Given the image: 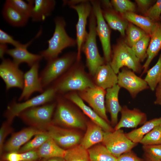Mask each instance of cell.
<instances>
[{
    "label": "cell",
    "instance_id": "277c9868",
    "mask_svg": "<svg viewBox=\"0 0 161 161\" xmlns=\"http://www.w3.org/2000/svg\"><path fill=\"white\" fill-rule=\"evenodd\" d=\"M77 54L69 53L47 61L39 75L45 90L53 81L65 72L71 66Z\"/></svg>",
    "mask_w": 161,
    "mask_h": 161
},
{
    "label": "cell",
    "instance_id": "d4e9b609",
    "mask_svg": "<svg viewBox=\"0 0 161 161\" xmlns=\"http://www.w3.org/2000/svg\"><path fill=\"white\" fill-rule=\"evenodd\" d=\"M56 5L54 0H35L30 18L32 21H44L49 16Z\"/></svg>",
    "mask_w": 161,
    "mask_h": 161
},
{
    "label": "cell",
    "instance_id": "7402d4cb",
    "mask_svg": "<svg viewBox=\"0 0 161 161\" xmlns=\"http://www.w3.org/2000/svg\"><path fill=\"white\" fill-rule=\"evenodd\" d=\"M120 87L117 84L108 89L106 91L105 106L107 110L110 113L112 125L116 126L117 123L118 115L122 107L120 105L118 94Z\"/></svg>",
    "mask_w": 161,
    "mask_h": 161
},
{
    "label": "cell",
    "instance_id": "d590c367",
    "mask_svg": "<svg viewBox=\"0 0 161 161\" xmlns=\"http://www.w3.org/2000/svg\"><path fill=\"white\" fill-rule=\"evenodd\" d=\"M150 40V36L146 34L131 47L140 62H143L147 58V51Z\"/></svg>",
    "mask_w": 161,
    "mask_h": 161
},
{
    "label": "cell",
    "instance_id": "30bf717a",
    "mask_svg": "<svg viewBox=\"0 0 161 161\" xmlns=\"http://www.w3.org/2000/svg\"><path fill=\"white\" fill-rule=\"evenodd\" d=\"M54 120L59 124L69 128L83 129L86 127L80 115L61 100L58 101Z\"/></svg>",
    "mask_w": 161,
    "mask_h": 161
},
{
    "label": "cell",
    "instance_id": "4dcf8cb0",
    "mask_svg": "<svg viewBox=\"0 0 161 161\" xmlns=\"http://www.w3.org/2000/svg\"><path fill=\"white\" fill-rule=\"evenodd\" d=\"M90 161H117L103 144H96L88 149Z\"/></svg>",
    "mask_w": 161,
    "mask_h": 161
},
{
    "label": "cell",
    "instance_id": "7c38bea8",
    "mask_svg": "<svg viewBox=\"0 0 161 161\" xmlns=\"http://www.w3.org/2000/svg\"><path fill=\"white\" fill-rule=\"evenodd\" d=\"M46 126L47 133L61 148L68 149L80 143L82 138L78 132L50 124Z\"/></svg>",
    "mask_w": 161,
    "mask_h": 161
},
{
    "label": "cell",
    "instance_id": "5b68a950",
    "mask_svg": "<svg viewBox=\"0 0 161 161\" xmlns=\"http://www.w3.org/2000/svg\"><path fill=\"white\" fill-rule=\"evenodd\" d=\"M96 19V31L100 41L105 61L109 63L111 60L110 30L105 20L102 12L100 1L90 0Z\"/></svg>",
    "mask_w": 161,
    "mask_h": 161
},
{
    "label": "cell",
    "instance_id": "ab89813d",
    "mask_svg": "<svg viewBox=\"0 0 161 161\" xmlns=\"http://www.w3.org/2000/svg\"><path fill=\"white\" fill-rule=\"evenodd\" d=\"M143 147L147 159L154 161L161 160V144L143 145Z\"/></svg>",
    "mask_w": 161,
    "mask_h": 161
},
{
    "label": "cell",
    "instance_id": "ba28073f",
    "mask_svg": "<svg viewBox=\"0 0 161 161\" xmlns=\"http://www.w3.org/2000/svg\"><path fill=\"white\" fill-rule=\"evenodd\" d=\"M69 7L77 13L78 16V22L76 25L77 53L76 59L80 60L82 46L87 36L86 30L87 20L92 9L90 1L83 0L78 4L71 5Z\"/></svg>",
    "mask_w": 161,
    "mask_h": 161
},
{
    "label": "cell",
    "instance_id": "484cf974",
    "mask_svg": "<svg viewBox=\"0 0 161 161\" xmlns=\"http://www.w3.org/2000/svg\"><path fill=\"white\" fill-rule=\"evenodd\" d=\"M86 126V133L80 144L88 150L102 142L105 131L101 127L93 122L89 123Z\"/></svg>",
    "mask_w": 161,
    "mask_h": 161
},
{
    "label": "cell",
    "instance_id": "2e32d148",
    "mask_svg": "<svg viewBox=\"0 0 161 161\" xmlns=\"http://www.w3.org/2000/svg\"><path fill=\"white\" fill-rule=\"evenodd\" d=\"M39 67V61L35 63L24 73L23 86L18 99L19 101L29 99L35 92L41 93L44 91L38 74Z\"/></svg>",
    "mask_w": 161,
    "mask_h": 161
},
{
    "label": "cell",
    "instance_id": "74e56055",
    "mask_svg": "<svg viewBox=\"0 0 161 161\" xmlns=\"http://www.w3.org/2000/svg\"><path fill=\"white\" fill-rule=\"evenodd\" d=\"M6 1L18 11L29 18H30L34 0H27V2L22 0H7Z\"/></svg>",
    "mask_w": 161,
    "mask_h": 161
},
{
    "label": "cell",
    "instance_id": "d6986e66",
    "mask_svg": "<svg viewBox=\"0 0 161 161\" xmlns=\"http://www.w3.org/2000/svg\"><path fill=\"white\" fill-rule=\"evenodd\" d=\"M121 117L118 123L115 126L114 130L123 128H134L143 124L146 121V114L139 109H129L126 106L122 107L120 111Z\"/></svg>",
    "mask_w": 161,
    "mask_h": 161
},
{
    "label": "cell",
    "instance_id": "f6af8a7d",
    "mask_svg": "<svg viewBox=\"0 0 161 161\" xmlns=\"http://www.w3.org/2000/svg\"><path fill=\"white\" fill-rule=\"evenodd\" d=\"M9 130L6 124H3L0 129V152L1 154L4 148L3 143Z\"/></svg>",
    "mask_w": 161,
    "mask_h": 161
},
{
    "label": "cell",
    "instance_id": "603a6c76",
    "mask_svg": "<svg viewBox=\"0 0 161 161\" xmlns=\"http://www.w3.org/2000/svg\"><path fill=\"white\" fill-rule=\"evenodd\" d=\"M94 75L97 86L105 90L117 84V75L109 63L99 67Z\"/></svg>",
    "mask_w": 161,
    "mask_h": 161
},
{
    "label": "cell",
    "instance_id": "52a82bcc",
    "mask_svg": "<svg viewBox=\"0 0 161 161\" xmlns=\"http://www.w3.org/2000/svg\"><path fill=\"white\" fill-rule=\"evenodd\" d=\"M56 92L53 88L49 87L40 94L24 102L17 103L15 101H13L8 107L7 116L10 121L26 109L49 103L54 99Z\"/></svg>",
    "mask_w": 161,
    "mask_h": 161
},
{
    "label": "cell",
    "instance_id": "681fc988",
    "mask_svg": "<svg viewBox=\"0 0 161 161\" xmlns=\"http://www.w3.org/2000/svg\"><path fill=\"white\" fill-rule=\"evenodd\" d=\"M8 49L7 44H0V57L1 60L4 58V55Z\"/></svg>",
    "mask_w": 161,
    "mask_h": 161
},
{
    "label": "cell",
    "instance_id": "c3c4849f",
    "mask_svg": "<svg viewBox=\"0 0 161 161\" xmlns=\"http://www.w3.org/2000/svg\"><path fill=\"white\" fill-rule=\"evenodd\" d=\"M155 90L156 99L154 103L161 106V88L157 87Z\"/></svg>",
    "mask_w": 161,
    "mask_h": 161
},
{
    "label": "cell",
    "instance_id": "6da1fadb",
    "mask_svg": "<svg viewBox=\"0 0 161 161\" xmlns=\"http://www.w3.org/2000/svg\"><path fill=\"white\" fill-rule=\"evenodd\" d=\"M55 29L52 37L48 41V46L39 54L47 61L58 57L66 48L77 46V41L67 33L65 21L61 17H57L54 20Z\"/></svg>",
    "mask_w": 161,
    "mask_h": 161
},
{
    "label": "cell",
    "instance_id": "11a10c76",
    "mask_svg": "<svg viewBox=\"0 0 161 161\" xmlns=\"http://www.w3.org/2000/svg\"><path fill=\"white\" fill-rule=\"evenodd\" d=\"M160 161H161V160H160Z\"/></svg>",
    "mask_w": 161,
    "mask_h": 161
},
{
    "label": "cell",
    "instance_id": "1f68e13d",
    "mask_svg": "<svg viewBox=\"0 0 161 161\" xmlns=\"http://www.w3.org/2000/svg\"><path fill=\"white\" fill-rule=\"evenodd\" d=\"M144 80L153 91L157 88L161 80V54L155 64L148 70Z\"/></svg>",
    "mask_w": 161,
    "mask_h": 161
},
{
    "label": "cell",
    "instance_id": "cb8c5ba5",
    "mask_svg": "<svg viewBox=\"0 0 161 161\" xmlns=\"http://www.w3.org/2000/svg\"><path fill=\"white\" fill-rule=\"evenodd\" d=\"M161 49V22H157L150 36L147 51V59L142 67V75L147 72L152 61Z\"/></svg>",
    "mask_w": 161,
    "mask_h": 161
},
{
    "label": "cell",
    "instance_id": "60d3db41",
    "mask_svg": "<svg viewBox=\"0 0 161 161\" xmlns=\"http://www.w3.org/2000/svg\"><path fill=\"white\" fill-rule=\"evenodd\" d=\"M145 13V16L154 21L158 22L160 20L161 14V0L157 1Z\"/></svg>",
    "mask_w": 161,
    "mask_h": 161
},
{
    "label": "cell",
    "instance_id": "836d02e7",
    "mask_svg": "<svg viewBox=\"0 0 161 161\" xmlns=\"http://www.w3.org/2000/svg\"><path fill=\"white\" fill-rule=\"evenodd\" d=\"M50 137L46 131L37 134L31 140L22 146L18 152L23 153L28 151L36 150Z\"/></svg>",
    "mask_w": 161,
    "mask_h": 161
},
{
    "label": "cell",
    "instance_id": "7dc6e473",
    "mask_svg": "<svg viewBox=\"0 0 161 161\" xmlns=\"http://www.w3.org/2000/svg\"><path fill=\"white\" fill-rule=\"evenodd\" d=\"M7 161H21L20 153L16 152H10L6 156Z\"/></svg>",
    "mask_w": 161,
    "mask_h": 161
},
{
    "label": "cell",
    "instance_id": "b9f144b4",
    "mask_svg": "<svg viewBox=\"0 0 161 161\" xmlns=\"http://www.w3.org/2000/svg\"><path fill=\"white\" fill-rule=\"evenodd\" d=\"M0 43L2 44H9L15 47L21 46L23 44L15 40L10 35L2 29L0 30Z\"/></svg>",
    "mask_w": 161,
    "mask_h": 161
},
{
    "label": "cell",
    "instance_id": "e0dca14e",
    "mask_svg": "<svg viewBox=\"0 0 161 161\" xmlns=\"http://www.w3.org/2000/svg\"><path fill=\"white\" fill-rule=\"evenodd\" d=\"M41 33L40 30L37 34L30 41L19 47L8 49L6 54L10 56L13 61L19 65L23 63L26 64L31 67L36 63L39 62L43 58L40 54L32 53L27 50V48L34 39L39 37Z\"/></svg>",
    "mask_w": 161,
    "mask_h": 161
},
{
    "label": "cell",
    "instance_id": "e575fe53",
    "mask_svg": "<svg viewBox=\"0 0 161 161\" xmlns=\"http://www.w3.org/2000/svg\"><path fill=\"white\" fill-rule=\"evenodd\" d=\"M127 37L125 42L131 47L147 33L131 23H128L126 29Z\"/></svg>",
    "mask_w": 161,
    "mask_h": 161
},
{
    "label": "cell",
    "instance_id": "d6a6232c",
    "mask_svg": "<svg viewBox=\"0 0 161 161\" xmlns=\"http://www.w3.org/2000/svg\"><path fill=\"white\" fill-rule=\"evenodd\" d=\"M65 161H90L87 149L80 144L66 150Z\"/></svg>",
    "mask_w": 161,
    "mask_h": 161
},
{
    "label": "cell",
    "instance_id": "f35d334b",
    "mask_svg": "<svg viewBox=\"0 0 161 161\" xmlns=\"http://www.w3.org/2000/svg\"><path fill=\"white\" fill-rule=\"evenodd\" d=\"M110 2L114 10L121 15L126 12H134L136 11L135 4L130 0H112Z\"/></svg>",
    "mask_w": 161,
    "mask_h": 161
},
{
    "label": "cell",
    "instance_id": "9c48e42d",
    "mask_svg": "<svg viewBox=\"0 0 161 161\" xmlns=\"http://www.w3.org/2000/svg\"><path fill=\"white\" fill-rule=\"evenodd\" d=\"M70 73L52 87L56 92L64 93L74 90L80 91L95 86L80 68Z\"/></svg>",
    "mask_w": 161,
    "mask_h": 161
},
{
    "label": "cell",
    "instance_id": "816d5d0a",
    "mask_svg": "<svg viewBox=\"0 0 161 161\" xmlns=\"http://www.w3.org/2000/svg\"><path fill=\"white\" fill-rule=\"evenodd\" d=\"M157 87L161 88V80H160V82L159 83Z\"/></svg>",
    "mask_w": 161,
    "mask_h": 161
},
{
    "label": "cell",
    "instance_id": "f5cc1de1",
    "mask_svg": "<svg viewBox=\"0 0 161 161\" xmlns=\"http://www.w3.org/2000/svg\"><path fill=\"white\" fill-rule=\"evenodd\" d=\"M146 161H153V160L147 159Z\"/></svg>",
    "mask_w": 161,
    "mask_h": 161
},
{
    "label": "cell",
    "instance_id": "4316f807",
    "mask_svg": "<svg viewBox=\"0 0 161 161\" xmlns=\"http://www.w3.org/2000/svg\"><path fill=\"white\" fill-rule=\"evenodd\" d=\"M2 13L6 21L15 27L24 26L29 18L16 10L6 1L4 4Z\"/></svg>",
    "mask_w": 161,
    "mask_h": 161
},
{
    "label": "cell",
    "instance_id": "9a60e30c",
    "mask_svg": "<svg viewBox=\"0 0 161 161\" xmlns=\"http://www.w3.org/2000/svg\"><path fill=\"white\" fill-rule=\"evenodd\" d=\"M117 84L127 90L135 98L140 92L149 88L146 82L137 76L132 71L123 69L117 75Z\"/></svg>",
    "mask_w": 161,
    "mask_h": 161
},
{
    "label": "cell",
    "instance_id": "44dd1931",
    "mask_svg": "<svg viewBox=\"0 0 161 161\" xmlns=\"http://www.w3.org/2000/svg\"><path fill=\"white\" fill-rule=\"evenodd\" d=\"M66 97L77 106L92 122L101 127L105 132L112 131L114 130L109 123L92 109L87 106L79 95L76 93H72L66 95Z\"/></svg>",
    "mask_w": 161,
    "mask_h": 161
},
{
    "label": "cell",
    "instance_id": "3957f363",
    "mask_svg": "<svg viewBox=\"0 0 161 161\" xmlns=\"http://www.w3.org/2000/svg\"><path fill=\"white\" fill-rule=\"evenodd\" d=\"M113 54L109 64L116 74L123 66L137 73H140L142 67L140 61L136 56L131 48L125 42H118L113 47Z\"/></svg>",
    "mask_w": 161,
    "mask_h": 161
},
{
    "label": "cell",
    "instance_id": "f1b7e54d",
    "mask_svg": "<svg viewBox=\"0 0 161 161\" xmlns=\"http://www.w3.org/2000/svg\"><path fill=\"white\" fill-rule=\"evenodd\" d=\"M39 157L48 159L64 157L66 150L60 147L51 137L37 149Z\"/></svg>",
    "mask_w": 161,
    "mask_h": 161
},
{
    "label": "cell",
    "instance_id": "ee69618b",
    "mask_svg": "<svg viewBox=\"0 0 161 161\" xmlns=\"http://www.w3.org/2000/svg\"><path fill=\"white\" fill-rule=\"evenodd\" d=\"M117 161H143L131 151L125 153L117 158Z\"/></svg>",
    "mask_w": 161,
    "mask_h": 161
},
{
    "label": "cell",
    "instance_id": "4fadbf2b",
    "mask_svg": "<svg viewBox=\"0 0 161 161\" xmlns=\"http://www.w3.org/2000/svg\"><path fill=\"white\" fill-rule=\"evenodd\" d=\"M106 94L105 89L95 86L80 91L79 96L101 117L109 123L105 106Z\"/></svg>",
    "mask_w": 161,
    "mask_h": 161
},
{
    "label": "cell",
    "instance_id": "bcb514c9",
    "mask_svg": "<svg viewBox=\"0 0 161 161\" xmlns=\"http://www.w3.org/2000/svg\"><path fill=\"white\" fill-rule=\"evenodd\" d=\"M154 1L150 0H135L138 8L145 13L151 6Z\"/></svg>",
    "mask_w": 161,
    "mask_h": 161
},
{
    "label": "cell",
    "instance_id": "db71d44e",
    "mask_svg": "<svg viewBox=\"0 0 161 161\" xmlns=\"http://www.w3.org/2000/svg\"><path fill=\"white\" fill-rule=\"evenodd\" d=\"M160 20H161V16L160 17Z\"/></svg>",
    "mask_w": 161,
    "mask_h": 161
},
{
    "label": "cell",
    "instance_id": "5bb4252c",
    "mask_svg": "<svg viewBox=\"0 0 161 161\" xmlns=\"http://www.w3.org/2000/svg\"><path fill=\"white\" fill-rule=\"evenodd\" d=\"M55 107L54 103H48L26 109L18 116L30 123L47 126L50 123Z\"/></svg>",
    "mask_w": 161,
    "mask_h": 161
},
{
    "label": "cell",
    "instance_id": "7a4b0ae2",
    "mask_svg": "<svg viewBox=\"0 0 161 161\" xmlns=\"http://www.w3.org/2000/svg\"><path fill=\"white\" fill-rule=\"evenodd\" d=\"M89 32L82 46L81 52L85 55L90 73L94 75L98 68L104 64L105 60L100 55L97 46L96 19L92 9L89 18Z\"/></svg>",
    "mask_w": 161,
    "mask_h": 161
},
{
    "label": "cell",
    "instance_id": "f546056e",
    "mask_svg": "<svg viewBox=\"0 0 161 161\" xmlns=\"http://www.w3.org/2000/svg\"><path fill=\"white\" fill-rule=\"evenodd\" d=\"M161 123V117L146 121L140 128L125 134L126 136L135 143H140L144 136L155 127Z\"/></svg>",
    "mask_w": 161,
    "mask_h": 161
},
{
    "label": "cell",
    "instance_id": "8d00e7d4",
    "mask_svg": "<svg viewBox=\"0 0 161 161\" xmlns=\"http://www.w3.org/2000/svg\"><path fill=\"white\" fill-rule=\"evenodd\" d=\"M140 143L143 145L161 144V123L145 135Z\"/></svg>",
    "mask_w": 161,
    "mask_h": 161
},
{
    "label": "cell",
    "instance_id": "83f0119b",
    "mask_svg": "<svg viewBox=\"0 0 161 161\" xmlns=\"http://www.w3.org/2000/svg\"><path fill=\"white\" fill-rule=\"evenodd\" d=\"M122 17L140 28L151 36L155 26L156 22L146 16L128 12L122 15Z\"/></svg>",
    "mask_w": 161,
    "mask_h": 161
},
{
    "label": "cell",
    "instance_id": "ffe728a7",
    "mask_svg": "<svg viewBox=\"0 0 161 161\" xmlns=\"http://www.w3.org/2000/svg\"><path fill=\"white\" fill-rule=\"evenodd\" d=\"M43 131L33 128L23 129L13 134L5 144L4 148L9 152H18L20 148L33 136Z\"/></svg>",
    "mask_w": 161,
    "mask_h": 161
},
{
    "label": "cell",
    "instance_id": "8992f818",
    "mask_svg": "<svg viewBox=\"0 0 161 161\" xmlns=\"http://www.w3.org/2000/svg\"><path fill=\"white\" fill-rule=\"evenodd\" d=\"M108 150L116 157L131 151L137 143L131 141L120 129L105 132L102 142Z\"/></svg>",
    "mask_w": 161,
    "mask_h": 161
},
{
    "label": "cell",
    "instance_id": "8fae6325",
    "mask_svg": "<svg viewBox=\"0 0 161 161\" xmlns=\"http://www.w3.org/2000/svg\"><path fill=\"white\" fill-rule=\"evenodd\" d=\"M19 66L9 58L2 60L0 76L5 84L6 91L13 88L22 89L24 73Z\"/></svg>",
    "mask_w": 161,
    "mask_h": 161
},
{
    "label": "cell",
    "instance_id": "7bdbcfd3",
    "mask_svg": "<svg viewBox=\"0 0 161 161\" xmlns=\"http://www.w3.org/2000/svg\"><path fill=\"white\" fill-rule=\"evenodd\" d=\"M21 161H36L39 158L37 150L20 153Z\"/></svg>",
    "mask_w": 161,
    "mask_h": 161
},
{
    "label": "cell",
    "instance_id": "ac0fdd59",
    "mask_svg": "<svg viewBox=\"0 0 161 161\" xmlns=\"http://www.w3.org/2000/svg\"><path fill=\"white\" fill-rule=\"evenodd\" d=\"M100 4L103 17L107 24L112 29L118 31L123 36L128 26L127 21L120 17L114 9L109 0H102ZM102 9V8H101Z\"/></svg>",
    "mask_w": 161,
    "mask_h": 161
},
{
    "label": "cell",
    "instance_id": "f907efd6",
    "mask_svg": "<svg viewBox=\"0 0 161 161\" xmlns=\"http://www.w3.org/2000/svg\"><path fill=\"white\" fill-rule=\"evenodd\" d=\"M45 161H65V160L64 158L55 157L47 159Z\"/></svg>",
    "mask_w": 161,
    "mask_h": 161
}]
</instances>
